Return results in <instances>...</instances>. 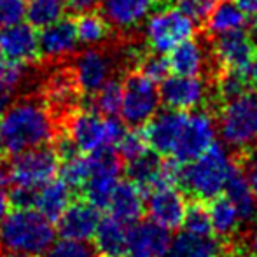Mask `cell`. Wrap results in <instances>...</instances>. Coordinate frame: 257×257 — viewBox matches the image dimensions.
<instances>
[{"mask_svg": "<svg viewBox=\"0 0 257 257\" xmlns=\"http://www.w3.org/2000/svg\"><path fill=\"white\" fill-rule=\"evenodd\" d=\"M107 208L110 215L124 222L126 226L139 222L146 212V194L132 180H117L110 194Z\"/></svg>", "mask_w": 257, "mask_h": 257, "instance_id": "7402d4cb", "label": "cell"}, {"mask_svg": "<svg viewBox=\"0 0 257 257\" xmlns=\"http://www.w3.org/2000/svg\"><path fill=\"white\" fill-rule=\"evenodd\" d=\"M119 177H110V175H91L88 179V182L84 184V187L81 189V196L84 200H88L89 203H93L96 208L103 210L107 208L110 194L114 191L115 184H117Z\"/></svg>", "mask_w": 257, "mask_h": 257, "instance_id": "d6a6232c", "label": "cell"}, {"mask_svg": "<svg viewBox=\"0 0 257 257\" xmlns=\"http://www.w3.org/2000/svg\"><path fill=\"white\" fill-rule=\"evenodd\" d=\"M139 65H140V74H144L146 77H149L154 82H161L170 74L168 58L161 53L153 51L151 54H144L140 58Z\"/></svg>", "mask_w": 257, "mask_h": 257, "instance_id": "74e56055", "label": "cell"}, {"mask_svg": "<svg viewBox=\"0 0 257 257\" xmlns=\"http://www.w3.org/2000/svg\"><path fill=\"white\" fill-rule=\"evenodd\" d=\"M182 226L187 233L200 234V236L212 234V224H210L208 208H206L205 201L191 200V203L186 206V215H184Z\"/></svg>", "mask_w": 257, "mask_h": 257, "instance_id": "836d02e7", "label": "cell"}, {"mask_svg": "<svg viewBox=\"0 0 257 257\" xmlns=\"http://www.w3.org/2000/svg\"><path fill=\"white\" fill-rule=\"evenodd\" d=\"M74 23L79 44H84L86 48H98L110 35L108 21L103 18V14H96L93 11L81 13Z\"/></svg>", "mask_w": 257, "mask_h": 257, "instance_id": "f1b7e54d", "label": "cell"}, {"mask_svg": "<svg viewBox=\"0 0 257 257\" xmlns=\"http://www.w3.org/2000/svg\"><path fill=\"white\" fill-rule=\"evenodd\" d=\"M187 112L173 110V108H163L158 110L142 130L149 144V149L159 156H172L182 133L184 122H186Z\"/></svg>", "mask_w": 257, "mask_h": 257, "instance_id": "7c38bea8", "label": "cell"}, {"mask_svg": "<svg viewBox=\"0 0 257 257\" xmlns=\"http://www.w3.org/2000/svg\"><path fill=\"white\" fill-rule=\"evenodd\" d=\"M233 161L234 158L229 154L227 147L215 140L201 156L182 165L177 186H180L186 198L206 203L222 194L224 182Z\"/></svg>", "mask_w": 257, "mask_h": 257, "instance_id": "7a4b0ae2", "label": "cell"}, {"mask_svg": "<svg viewBox=\"0 0 257 257\" xmlns=\"http://www.w3.org/2000/svg\"><path fill=\"white\" fill-rule=\"evenodd\" d=\"M44 103L58 114H70L79 103V89L70 72L56 70L49 74L42 86Z\"/></svg>", "mask_w": 257, "mask_h": 257, "instance_id": "603a6c76", "label": "cell"}, {"mask_svg": "<svg viewBox=\"0 0 257 257\" xmlns=\"http://www.w3.org/2000/svg\"><path fill=\"white\" fill-rule=\"evenodd\" d=\"M44 257H98L95 247L88 245V241L65 240L53 241V245L42 254Z\"/></svg>", "mask_w": 257, "mask_h": 257, "instance_id": "d590c367", "label": "cell"}, {"mask_svg": "<svg viewBox=\"0 0 257 257\" xmlns=\"http://www.w3.org/2000/svg\"><path fill=\"white\" fill-rule=\"evenodd\" d=\"M74 196L75 193L67 186V182L54 177L44 186L35 189L34 210H37L41 215H44L51 222H56L58 217L65 212V208L74 200Z\"/></svg>", "mask_w": 257, "mask_h": 257, "instance_id": "484cf974", "label": "cell"}, {"mask_svg": "<svg viewBox=\"0 0 257 257\" xmlns=\"http://www.w3.org/2000/svg\"><path fill=\"white\" fill-rule=\"evenodd\" d=\"M222 193H226V198L236 208L241 229L243 227L252 229L257 224V200L252 194L250 187H248V182L245 179L243 172H241L240 165H238L236 158H234L233 165L227 172Z\"/></svg>", "mask_w": 257, "mask_h": 257, "instance_id": "ffe728a7", "label": "cell"}, {"mask_svg": "<svg viewBox=\"0 0 257 257\" xmlns=\"http://www.w3.org/2000/svg\"><path fill=\"white\" fill-rule=\"evenodd\" d=\"M58 133L54 112L44 100L21 98L7 105L0 114V135L11 154L46 146Z\"/></svg>", "mask_w": 257, "mask_h": 257, "instance_id": "6da1fadb", "label": "cell"}, {"mask_svg": "<svg viewBox=\"0 0 257 257\" xmlns=\"http://www.w3.org/2000/svg\"><path fill=\"white\" fill-rule=\"evenodd\" d=\"M215 139L217 121L212 112L206 108H196V110L187 112L182 133H180L172 158L186 165L203 154L215 142Z\"/></svg>", "mask_w": 257, "mask_h": 257, "instance_id": "9c48e42d", "label": "cell"}, {"mask_svg": "<svg viewBox=\"0 0 257 257\" xmlns=\"http://www.w3.org/2000/svg\"><path fill=\"white\" fill-rule=\"evenodd\" d=\"M35 203V189L14 186L9 193V205L11 208H34Z\"/></svg>", "mask_w": 257, "mask_h": 257, "instance_id": "7bdbcfd3", "label": "cell"}, {"mask_svg": "<svg viewBox=\"0 0 257 257\" xmlns=\"http://www.w3.org/2000/svg\"><path fill=\"white\" fill-rule=\"evenodd\" d=\"M100 208L89 203L84 198L72 200L70 205L65 208V212L56 220V234H60L65 240H77V241H89L95 234L98 226Z\"/></svg>", "mask_w": 257, "mask_h": 257, "instance_id": "9a60e30c", "label": "cell"}, {"mask_svg": "<svg viewBox=\"0 0 257 257\" xmlns=\"http://www.w3.org/2000/svg\"><path fill=\"white\" fill-rule=\"evenodd\" d=\"M70 75L79 93L91 96L114 75V60L98 48H88L74 58Z\"/></svg>", "mask_w": 257, "mask_h": 257, "instance_id": "8fae6325", "label": "cell"}, {"mask_svg": "<svg viewBox=\"0 0 257 257\" xmlns=\"http://www.w3.org/2000/svg\"><path fill=\"white\" fill-rule=\"evenodd\" d=\"M65 4H67V9H72L74 13L81 14L98 7L100 0H65Z\"/></svg>", "mask_w": 257, "mask_h": 257, "instance_id": "ee69618b", "label": "cell"}, {"mask_svg": "<svg viewBox=\"0 0 257 257\" xmlns=\"http://www.w3.org/2000/svg\"><path fill=\"white\" fill-rule=\"evenodd\" d=\"M172 241L168 229L153 220H139L128 226V243L122 257H161Z\"/></svg>", "mask_w": 257, "mask_h": 257, "instance_id": "e0dca14e", "label": "cell"}, {"mask_svg": "<svg viewBox=\"0 0 257 257\" xmlns=\"http://www.w3.org/2000/svg\"><path fill=\"white\" fill-rule=\"evenodd\" d=\"M7 105H9V95H7V93L0 91V114H2L4 108H6Z\"/></svg>", "mask_w": 257, "mask_h": 257, "instance_id": "681fc988", "label": "cell"}, {"mask_svg": "<svg viewBox=\"0 0 257 257\" xmlns=\"http://www.w3.org/2000/svg\"><path fill=\"white\" fill-rule=\"evenodd\" d=\"M91 240L98 257H122L128 243V226L115 217H102Z\"/></svg>", "mask_w": 257, "mask_h": 257, "instance_id": "4316f807", "label": "cell"}, {"mask_svg": "<svg viewBox=\"0 0 257 257\" xmlns=\"http://www.w3.org/2000/svg\"><path fill=\"white\" fill-rule=\"evenodd\" d=\"M0 54L21 65L35 63L41 58L37 28L23 20L0 28Z\"/></svg>", "mask_w": 257, "mask_h": 257, "instance_id": "4fadbf2b", "label": "cell"}, {"mask_svg": "<svg viewBox=\"0 0 257 257\" xmlns=\"http://www.w3.org/2000/svg\"><path fill=\"white\" fill-rule=\"evenodd\" d=\"M11 257H35V255H18V254H13Z\"/></svg>", "mask_w": 257, "mask_h": 257, "instance_id": "816d5d0a", "label": "cell"}, {"mask_svg": "<svg viewBox=\"0 0 257 257\" xmlns=\"http://www.w3.org/2000/svg\"><path fill=\"white\" fill-rule=\"evenodd\" d=\"M173 6L189 16L194 23H203L215 6V0H173Z\"/></svg>", "mask_w": 257, "mask_h": 257, "instance_id": "f35d334b", "label": "cell"}, {"mask_svg": "<svg viewBox=\"0 0 257 257\" xmlns=\"http://www.w3.org/2000/svg\"><path fill=\"white\" fill-rule=\"evenodd\" d=\"M56 240L51 220L34 208H14L0 222V248L9 255H42Z\"/></svg>", "mask_w": 257, "mask_h": 257, "instance_id": "3957f363", "label": "cell"}, {"mask_svg": "<svg viewBox=\"0 0 257 257\" xmlns=\"http://www.w3.org/2000/svg\"><path fill=\"white\" fill-rule=\"evenodd\" d=\"M93 107L102 115H117L122 100V82L117 79H108L100 89L93 93Z\"/></svg>", "mask_w": 257, "mask_h": 257, "instance_id": "1f68e13d", "label": "cell"}, {"mask_svg": "<svg viewBox=\"0 0 257 257\" xmlns=\"http://www.w3.org/2000/svg\"><path fill=\"white\" fill-rule=\"evenodd\" d=\"M158 82L144 74H132L122 82V100L119 115L122 122L132 128H140L159 110Z\"/></svg>", "mask_w": 257, "mask_h": 257, "instance_id": "ba28073f", "label": "cell"}, {"mask_svg": "<svg viewBox=\"0 0 257 257\" xmlns=\"http://www.w3.org/2000/svg\"><path fill=\"white\" fill-rule=\"evenodd\" d=\"M215 121L227 149L240 154L257 146V93L245 89L226 98Z\"/></svg>", "mask_w": 257, "mask_h": 257, "instance_id": "277c9868", "label": "cell"}, {"mask_svg": "<svg viewBox=\"0 0 257 257\" xmlns=\"http://www.w3.org/2000/svg\"><path fill=\"white\" fill-rule=\"evenodd\" d=\"M25 77H27L25 65L11 61L0 54V91L11 95L14 89L23 84Z\"/></svg>", "mask_w": 257, "mask_h": 257, "instance_id": "8d00e7d4", "label": "cell"}, {"mask_svg": "<svg viewBox=\"0 0 257 257\" xmlns=\"http://www.w3.org/2000/svg\"><path fill=\"white\" fill-rule=\"evenodd\" d=\"M60 179L63 182H67V186L70 187L74 193H81V189L84 187V184L88 182V179L91 177V165H89L88 154H75L68 159L60 161Z\"/></svg>", "mask_w": 257, "mask_h": 257, "instance_id": "4dcf8cb0", "label": "cell"}, {"mask_svg": "<svg viewBox=\"0 0 257 257\" xmlns=\"http://www.w3.org/2000/svg\"><path fill=\"white\" fill-rule=\"evenodd\" d=\"M205 23H206V32L212 37H219V35H226L231 34V32L245 30V27L248 23V18L240 9V6L236 2H233V0H222V2L215 4L212 7Z\"/></svg>", "mask_w": 257, "mask_h": 257, "instance_id": "83f0119b", "label": "cell"}, {"mask_svg": "<svg viewBox=\"0 0 257 257\" xmlns=\"http://www.w3.org/2000/svg\"><path fill=\"white\" fill-rule=\"evenodd\" d=\"M65 133L79 153L89 154L107 147H115L124 133V122L115 115H102L95 108H74L68 114Z\"/></svg>", "mask_w": 257, "mask_h": 257, "instance_id": "5b68a950", "label": "cell"}, {"mask_svg": "<svg viewBox=\"0 0 257 257\" xmlns=\"http://www.w3.org/2000/svg\"><path fill=\"white\" fill-rule=\"evenodd\" d=\"M255 229L252 231V238H250V245H248V247H250V250H252V254H254L255 257H257V224H255Z\"/></svg>", "mask_w": 257, "mask_h": 257, "instance_id": "c3c4849f", "label": "cell"}, {"mask_svg": "<svg viewBox=\"0 0 257 257\" xmlns=\"http://www.w3.org/2000/svg\"><path fill=\"white\" fill-rule=\"evenodd\" d=\"M79 39L75 32V23L67 18H60L58 21L41 28L39 32V49L41 56L48 60L58 61L77 53Z\"/></svg>", "mask_w": 257, "mask_h": 257, "instance_id": "ac0fdd59", "label": "cell"}, {"mask_svg": "<svg viewBox=\"0 0 257 257\" xmlns=\"http://www.w3.org/2000/svg\"><path fill=\"white\" fill-rule=\"evenodd\" d=\"M159 100L166 108L191 112L201 108L208 100L210 88L201 75H166L158 86Z\"/></svg>", "mask_w": 257, "mask_h": 257, "instance_id": "30bf717a", "label": "cell"}, {"mask_svg": "<svg viewBox=\"0 0 257 257\" xmlns=\"http://www.w3.org/2000/svg\"><path fill=\"white\" fill-rule=\"evenodd\" d=\"M236 161L240 165L241 172H243L245 179H247L252 194H254V198L257 200V146L238 154Z\"/></svg>", "mask_w": 257, "mask_h": 257, "instance_id": "ab89813d", "label": "cell"}, {"mask_svg": "<svg viewBox=\"0 0 257 257\" xmlns=\"http://www.w3.org/2000/svg\"><path fill=\"white\" fill-rule=\"evenodd\" d=\"M170 70L179 75H201L210 65V54L205 44L194 37L180 42L170 51Z\"/></svg>", "mask_w": 257, "mask_h": 257, "instance_id": "cb8c5ba5", "label": "cell"}, {"mask_svg": "<svg viewBox=\"0 0 257 257\" xmlns=\"http://www.w3.org/2000/svg\"><path fill=\"white\" fill-rule=\"evenodd\" d=\"M226 248L213 234H200L193 233H179L172 238L168 248L161 257H226Z\"/></svg>", "mask_w": 257, "mask_h": 257, "instance_id": "d4e9b609", "label": "cell"}, {"mask_svg": "<svg viewBox=\"0 0 257 257\" xmlns=\"http://www.w3.org/2000/svg\"><path fill=\"white\" fill-rule=\"evenodd\" d=\"M142 28L149 49L161 54H168L175 46L196 34V23L175 6H158L144 20Z\"/></svg>", "mask_w": 257, "mask_h": 257, "instance_id": "8992f818", "label": "cell"}, {"mask_svg": "<svg viewBox=\"0 0 257 257\" xmlns=\"http://www.w3.org/2000/svg\"><path fill=\"white\" fill-rule=\"evenodd\" d=\"M161 0H100L103 18L121 32L139 28Z\"/></svg>", "mask_w": 257, "mask_h": 257, "instance_id": "d6986e66", "label": "cell"}, {"mask_svg": "<svg viewBox=\"0 0 257 257\" xmlns=\"http://www.w3.org/2000/svg\"><path fill=\"white\" fill-rule=\"evenodd\" d=\"M9 191L4 189V187H0V222L4 220V217L9 213Z\"/></svg>", "mask_w": 257, "mask_h": 257, "instance_id": "bcb514c9", "label": "cell"}, {"mask_svg": "<svg viewBox=\"0 0 257 257\" xmlns=\"http://www.w3.org/2000/svg\"><path fill=\"white\" fill-rule=\"evenodd\" d=\"M247 81L250 82L252 89L257 93V53H255L254 60H252L250 67H248V70H247Z\"/></svg>", "mask_w": 257, "mask_h": 257, "instance_id": "7dc6e473", "label": "cell"}, {"mask_svg": "<svg viewBox=\"0 0 257 257\" xmlns=\"http://www.w3.org/2000/svg\"><path fill=\"white\" fill-rule=\"evenodd\" d=\"M7 151H6V146H4V140H2V135H0V165H2L4 158H6Z\"/></svg>", "mask_w": 257, "mask_h": 257, "instance_id": "f907efd6", "label": "cell"}, {"mask_svg": "<svg viewBox=\"0 0 257 257\" xmlns=\"http://www.w3.org/2000/svg\"><path fill=\"white\" fill-rule=\"evenodd\" d=\"M60 159L49 144L16 153L7 173L11 184L28 189H37L58 175Z\"/></svg>", "mask_w": 257, "mask_h": 257, "instance_id": "52a82bcc", "label": "cell"}, {"mask_svg": "<svg viewBox=\"0 0 257 257\" xmlns=\"http://www.w3.org/2000/svg\"><path fill=\"white\" fill-rule=\"evenodd\" d=\"M255 53L254 39L245 34V30L219 35L213 42V58L226 72L247 75Z\"/></svg>", "mask_w": 257, "mask_h": 257, "instance_id": "5bb4252c", "label": "cell"}, {"mask_svg": "<svg viewBox=\"0 0 257 257\" xmlns=\"http://www.w3.org/2000/svg\"><path fill=\"white\" fill-rule=\"evenodd\" d=\"M27 0H0V28L25 20Z\"/></svg>", "mask_w": 257, "mask_h": 257, "instance_id": "b9f144b4", "label": "cell"}, {"mask_svg": "<svg viewBox=\"0 0 257 257\" xmlns=\"http://www.w3.org/2000/svg\"><path fill=\"white\" fill-rule=\"evenodd\" d=\"M115 153L119 154V158L122 159V163H128L132 159L140 158L142 154H146L149 151V144H147V139L144 135L142 130L133 128L130 132L122 133V137L119 139V142L115 144Z\"/></svg>", "mask_w": 257, "mask_h": 257, "instance_id": "e575fe53", "label": "cell"}, {"mask_svg": "<svg viewBox=\"0 0 257 257\" xmlns=\"http://www.w3.org/2000/svg\"><path fill=\"white\" fill-rule=\"evenodd\" d=\"M206 208L212 224V234H215V238L226 248V254H229L238 245V234L241 233L236 208L226 196L220 194L206 201Z\"/></svg>", "mask_w": 257, "mask_h": 257, "instance_id": "44dd1931", "label": "cell"}, {"mask_svg": "<svg viewBox=\"0 0 257 257\" xmlns=\"http://www.w3.org/2000/svg\"><path fill=\"white\" fill-rule=\"evenodd\" d=\"M217 89L224 100L231 98L247 89V77L243 74H236V72H226L217 82Z\"/></svg>", "mask_w": 257, "mask_h": 257, "instance_id": "60d3db41", "label": "cell"}, {"mask_svg": "<svg viewBox=\"0 0 257 257\" xmlns=\"http://www.w3.org/2000/svg\"><path fill=\"white\" fill-rule=\"evenodd\" d=\"M236 4L240 6V9L247 14L248 20L257 21V0H236Z\"/></svg>", "mask_w": 257, "mask_h": 257, "instance_id": "f6af8a7d", "label": "cell"}, {"mask_svg": "<svg viewBox=\"0 0 257 257\" xmlns=\"http://www.w3.org/2000/svg\"><path fill=\"white\" fill-rule=\"evenodd\" d=\"M147 213L153 222L159 224L168 231L182 227L186 215L187 198L175 186L161 187L147 194Z\"/></svg>", "mask_w": 257, "mask_h": 257, "instance_id": "2e32d148", "label": "cell"}, {"mask_svg": "<svg viewBox=\"0 0 257 257\" xmlns=\"http://www.w3.org/2000/svg\"><path fill=\"white\" fill-rule=\"evenodd\" d=\"M65 0H28L25 18L35 28H44L65 16Z\"/></svg>", "mask_w": 257, "mask_h": 257, "instance_id": "f546056e", "label": "cell"}]
</instances>
